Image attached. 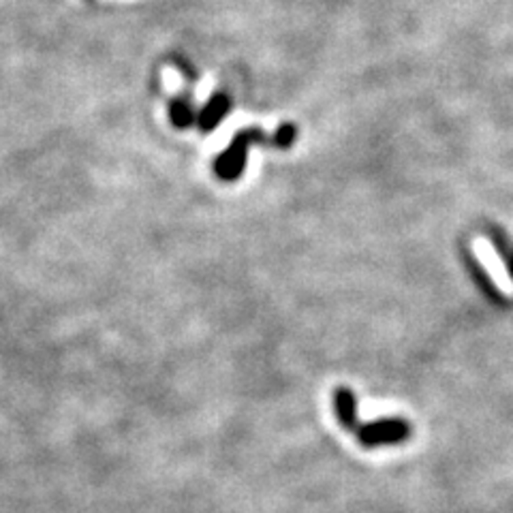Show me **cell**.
<instances>
[{
    "label": "cell",
    "mask_w": 513,
    "mask_h": 513,
    "mask_svg": "<svg viewBox=\"0 0 513 513\" xmlns=\"http://www.w3.org/2000/svg\"><path fill=\"white\" fill-rule=\"evenodd\" d=\"M471 249H473L477 261L484 265L490 280L494 282L496 289H499L505 297H513V279L509 270H507V265L502 264L501 255L496 253L494 246L490 244V240L484 238V235H477V238H473V242H471Z\"/></svg>",
    "instance_id": "6da1fadb"
},
{
    "label": "cell",
    "mask_w": 513,
    "mask_h": 513,
    "mask_svg": "<svg viewBox=\"0 0 513 513\" xmlns=\"http://www.w3.org/2000/svg\"><path fill=\"white\" fill-rule=\"evenodd\" d=\"M409 434V428L402 422L394 424H379V425H368L359 433V439L366 445H377V443H392V440H402Z\"/></svg>",
    "instance_id": "7a4b0ae2"
},
{
    "label": "cell",
    "mask_w": 513,
    "mask_h": 513,
    "mask_svg": "<svg viewBox=\"0 0 513 513\" xmlns=\"http://www.w3.org/2000/svg\"><path fill=\"white\" fill-rule=\"evenodd\" d=\"M336 409L338 417H341L342 422L348 425L356 422V402H353V396L348 389H341V392L336 394Z\"/></svg>",
    "instance_id": "277c9868"
},
{
    "label": "cell",
    "mask_w": 513,
    "mask_h": 513,
    "mask_svg": "<svg viewBox=\"0 0 513 513\" xmlns=\"http://www.w3.org/2000/svg\"><path fill=\"white\" fill-rule=\"evenodd\" d=\"M227 111V99H217L212 103V105L208 107V110L203 111V116H202V126L203 128H210V126H214L217 122L220 120V116Z\"/></svg>",
    "instance_id": "5b68a950"
},
{
    "label": "cell",
    "mask_w": 513,
    "mask_h": 513,
    "mask_svg": "<svg viewBox=\"0 0 513 513\" xmlns=\"http://www.w3.org/2000/svg\"><path fill=\"white\" fill-rule=\"evenodd\" d=\"M173 120H176V125H180V126H187L188 122H191V110H188L187 105H184V103H178V105H173Z\"/></svg>",
    "instance_id": "8992f818"
},
{
    "label": "cell",
    "mask_w": 513,
    "mask_h": 513,
    "mask_svg": "<svg viewBox=\"0 0 513 513\" xmlns=\"http://www.w3.org/2000/svg\"><path fill=\"white\" fill-rule=\"evenodd\" d=\"M249 142H250L249 133H244V135H238V140H235L234 146H231V150L218 161V165H217L218 176H223V178H227V180L238 176L240 169H242L246 146H249Z\"/></svg>",
    "instance_id": "3957f363"
}]
</instances>
